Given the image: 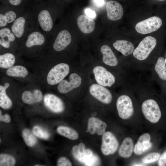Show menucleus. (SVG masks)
I'll return each mask as SVG.
<instances>
[{"label":"nucleus","instance_id":"1","mask_svg":"<svg viewBox=\"0 0 166 166\" xmlns=\"http://www.w3.org/2000/svg\"><path fill=\"white\" fill-rule=\"evenodd\" d=\"M36 25L28 7L9 27L16 37L18 43H21Z\"/></svg>","mask_w":166,"mask_h":166},{"label":"nucleus","instance_id":"2","mask_svg":"<svg viewBox=\"0 0 166 166\" xmlns=\"http://www.w3.org/2000/svg\"><path fill=\"white\" fill-rule=\"evenodd\" d=\"M132 90L127 84L126 93L120 96L116 101V107L120 117L124 120L127 119L133 115L134 109L131 93Z\"/></svg>","mask_w":166,"mask_h":166},{"label":"nucleus","instance_id":"3","mask_svg":"<svg viewBox=\"0 0 166 166\" xmlns=\"http://www.w3.org/2000/svg\"><path fill=\"white\" fill-rule=\"evenodd\" d=\"M157 44L156 39L151 36L145 37L139 43L132 53L134 58L140 63H145Z\"/></svg>","mask_w":166,"mask_h":166},{"label":"nucleus","instance_id":"4","mask_svg":"<svg viewBox=\"0 0 166 166\" xmlns=\"http://www.w3.org/2000/svg\"><path fill=\"white\" fill-rule=\"evenodd\" d=\"M141 109L145 118L152 123L158 122L162 116V111L160 105L154 99L149 98L142 102Z\"/></svg>","mask_w":166,"mask_h":166},{"label":"nucleus","instance_id":"5","mask_svg":"<svg viewBox=\"0 0 166 166\" xmlns=\"http://www.w3.org/2000/svg\"><path fill=\"white\" fill-rule=\"evenodd\" d=\"M27 9L13 7L1 4L0 28L9 26Z\"/></svg>","mask_w":166,"mask_h":166},{"label":"nucleus","instance_id":"6","mask_svg":"<svg viewBox=\"0 0 166 166\" xmlns=\"http://www.w3.org/2000/svg\"><path fill=\"white\" fill-rule=\"evenodd\" d=\"M69 66L65 63H60L53 67L49 71L47 77L48 83L54 85L59 83L68 74Z\"/></svg>","mask_w":166,"mask_h":166},{"label":"nucleus","instance_id":"7","mask_svg":"<svg viewBox=\"0 0 166 166\" xmlns=\"http://www.w3.org/2000/svg\"><path fill=\"white\" fill-rule=\"evenodd\" d=\"M162 25L161 19L157 16H153L138 22L135 26L136 31L145 34L155 31Z\"/></svg>","mask_w":166,"mask_h":166},{"label":"nucleus","instance_id":"8","mask_svg":"<svg viewBox=\"0 0 166 166\" xmlns=\"http://www.w3.org/2000/svg\"><path fill=\"white\" fill-rule=\"evenodd\" d=\"M93 73L95 79L98 84L110 87L116 82L115 76L103 66H96L93 69Z\"/></svg>","mask_w":166,"mask_h":166},{"label":"nucleus","instance_id":"9","mask_svg":"<svg viewBox=\"0 0 166 166\" xmlns=\"http://www.w3.org/2000/svg\"><path fill=\"white\" fill-rule=\"evenodd\" d=\"M101 150L102 153L107 156L114 153L119 146L118 140L114 135L109 131L103 135Z\"/></svg>","mask_w":166,"mask_h":166},{"label":"nucleus","instance_id":"10","mask_svg":"<svg viewBox=\"0 0 166 166\" xmlns=\"http://www.w3.org/2000/svg\"><path fill=\"white\" fill-rule=\"evenodd\" d=\"M89 91L93 97L104 104H109L112 101L113 95L111 93L105 86L94 84L90 86Z\"/></svg>","mask_w":166,"mask_h":166},{"label":"nucleus","instance_id":"11","mask_svg":"<svg viewBox=\"0 0 166 166\" xmlns=\"http://www.w3.org/2000/svg\"><path fill=\"white\" fill-rule=\"evenodd\" d=\"M81 83V77L76 73H72L69 76V81L62 80L58 83L57 89L60 93H66L79 87Z\"/></svg>","mask_w":166,"mask_h":166},{"label":"nucleus","instance_id":"12","mask_svg":"<svg viewBox=\"0 0 166 166\" xmlns=\"http://www.w3.org/2000/svg\"><path fill=\"white\" fill-rule=\"evenodd\" d=\"M72 36L66 30H61L57 34L53 44V48L56 51L65 49L71 43Z\"/></svg>","mask_w":166,"mask_h":166},{"label":"nucleus","instance_id":"13","mask_svg":"<svg viewBox=\"0 0 166 166\" xmlns=\"http://www.w3.org/2000/svg\"><path fill=\"white\" fill-rule=\"evenodd\" d=\"M45 106L55 113H60L64 109V105L62 100L59 97L52 94H47L44 97Z\"/></svg>","mask_w":166,"mask_h":166},{"label":"nucleus","instance_id":"14","mask_svg":"<svg viewBox=\"0 0 166 166\" xmlns=\"http://www.w3.org/2000/svg\"><path fill=\"white\" fill-rule=\"evenodd\" d=\"M106 8L107 16L109 20L117 21L120 19L123 14V9L121 5L118 2L113 0L108 1Z\"/></svg>","mask_w":166,"mask_h":166},{"label":"nucleus","instance_id":"15","mask_svg":"<svg viewBox=\"0 0 166 166\" xmlns=\"http://www.w3.org/2000/svg\"><path fill=\"white\" fill-rule=\"evenodd\" d=\"M152 68V74L158 81L166 82V65L165 59L163 57L158 58Z\"/></svg>","mask_w":166,"mask_h":166},{"label":"nucleus","instance_id":"16","mask_svg":"<svg viewBox=\"0 0 166 166\" xmlns=\"http://www.w3.org/2000/svg\"><path fill=\"white\" fill-rule=\"evenodd\" d=\"M106 124L99 119L92 117L88 121L87 130L91 134L103 135L105 132Z\"/></svg>","mask_w":166,"mask_h":166},{"label":"nucleus","instance_id":"17","mask_svg":"<svg viewBox=\"0 0 166 166\" xmlns=\"http://www.w3.org/2000/svg\"><path fill=\"white\" fill-rule=\"evenodd\" d=\"M18 42L9 26L0 29V45L5 49H9L11 45Z\"/></svg>","mask_w":166,"mask_h":166},{"label":"nucleus","instance_id":"18","mask_svg":"<svg viewBox=\"0 0 166 166\" xmlns=\"http://www.w3.org/2000/svg\"><path fill=\"white\" fill-rule=\"evenodd\" d=\"M77 24L81 31L84 34L92 32L95 26V22L93 19L85 15H81L78 17Z\"/></svg>","mask_w":166,"mask_h":166},{"label":"nucleus","instance_id":"19","mask_svg":"<svg viewBox=\"0 0 166 166\" xmlns=\"http://www.w3.org/2000/svg\"><path fill=\"white\" fill-rule=\"evenodd\" d=\"M100 50L103 54V61L105 65L113 67L118 65V59L109 46L102 45L101 48Z\"/></svg>","mask_w":166,"mask_h":166},{"label":"nucleus","instance_id":"20","mask_svg":"<svg viewBox=\"0 0 166 166\" xmlns=\"http://www.w3.org/2000/svg\"><path fill=\"white\" fill-rule=\"evenodd\" d=\"M113 46L116 49L126 56L132 54L135 49L132 43L125 40H117L113 43Z\"/></svg>","mask_w":166,"mask_h":166},{"label":"nucleus","instance_id":"21","mask_svg":"<svg viewBox=\"0 0 166 166\" xmlns=\"http://www.w3.org/2000/svg\"><path fill=\"white\" fill-rule=\"evenodd\" d=\"M42 93L38 89H35L33 92L25 91L23 92L22 96L23 101L28 104L39 102L42 101Z\"/></svg>","mask_w":166,"mask_h":166},{"label":"nucleus","instance_id":"22","mask_svg":"<svg viewBox=\"0 0 166 166\" xmlns=\"http://www.w3.org/2000/svg\"><path fill=\"white\" fill-rule=\"evenodd\" d=\"M134 148L133 140L130 137H126L124 140L121 145L119 154L123 158H129L132 155Z\"/></svg>","mask_w":166,"mask_h":166},{"label":"nucleus","instance_id":"23","mask_svg":"<svg viewBox=\"0 0 166 166\" xmlns=\"http://www.w3.org/2000/svg\"><path fill=\"white\" fill-rule=\"evenodd\" d=\"M9 84L6 82L4 86L0 85V106L3 109H7L10 108L12 105L11 99L6 94V89L9 87Z\"/></svg>","mask_w":166,"mask_h":166},{"label":"nucleus","instance_id":"24","mask_svg":"<svg viewBox=\"0 0 166 166\" xmlns=\"http://www.w3.org/2000/svg\"><path fill=\"white\" fill-rule=\"evenodd\" d=\"M1 4L13 7L26 9L33 3L32 0H0Z\"/></svg>","mask_w":166,"mask_h":166},{"label":"nucleus","instance_id":"25","mask_svg":"<svg viewBox=\"0 0 166 166\" xmlns=\"http://www.w3.org/2000/svg\"><path fill=\"white\" fill-rule=\"evenodd\" d=\"M28 73L27 69L20 65L13 66L8 68L6 71L8 76L12 77H25Z\"/></svg>","mask_w":166,"mask_h":166},{"label":"nucleus","instance_id":"26","mask_svg":"<svg viewBox=\"0 0 166 166\" xmlns=\"http://www.w3.org/2000/svg\"><path fill=\"white\" fill-rule=\"evenodd\" d=\"M16 61L14 55L10 53H6L0 55V67L7 69L13 66Z\"/></svg>","mask_w":166,"mask_h":166},{"label":"nucleus","instance_id":"27","mask_svg":"<svg viewBox=\"0 0 166 166\" xmlns=\"http://www.w3.org/2000/svg\"><path fill=\"white\" fill-rule=\"evenodd\" d=\"M85 145L80 143L75 145L72 148V153L73 157L77 160L83 163L86 155Z\"/></svg>","mask_w":166,"mask_h":166},{"label":"nucleus","instance_id":"28","mask_svg":"<svg viewBox=\"0 0 166 166\" xmlns=\"http://www.w3.org/2000/svg\"><path fill=\"white\" fill-rule=\"evenodd\" d=\"M57 132L59 134L71 140H77L78 137L77 132L68 127L59 126L57 128Z\"/></svg>","mask_w":166,"mask_h":166},{"label":"nucleus","instance_id":"29","mask_svg":"<svg viewBox=\"0 0 166 166\" xmlns=\"http://www.w3.org/2000/svg\"><path fill=\"white\" fill-rule=\"evenodd\" d=\"M22 136L27 146L32 147L36 143L37 139L35 136L29 129L27 128L24 129L22 132Z\"/></svg>","mask_w":166,"mask_h":166},{"label":"nucleus","instance_id":"30","mask_svg":"<svg viewBox=\"0 0 166 166\" xmlns=\"http://www.w3.org/2000/svg\"><path fill=\"white\" fill-rule=\"evenodd\" d=\"M152 146L150 141L137 142L134 147V152L136 155H140L150 149Z\"/></svg>","mask_w":166,"mask_h":166},{"label":"nucleus","instance_id":"31","mask_svg":"<svg viewBox=\"0 0 166 166\" xmlns=\"http://www.w3.org/2000/svg\"><path fill=\"white\" fill-rule=\"evenodd\" d=\"M15 163V160L12 156L6 154H0V166H13Z\"/></svg>","mask_w":166,"mask_h":166},{"label":"nucleus","instance_id":"32","mask_svg":"<svg viewBox=\"0 0 166 166\" xmlns=\"http://www.w3.org/2000/svg\"><path fill=\"white\" fill-rule=\"evenodd\" d=\"M160 156L159 153H151L144 157L142 159V161L145 164L153 163L158 160Z\"/></svg>","mask_w":166,"mask_h":166},{"label":"nucleus","instance_id":"33","mask_svg":"<svg viewBox=\"0 0 166 166\" xmlns=\"http://www.w3.org/2000/svg\"><path fill=\"white\" fill-rule=\"evenodd\" d=\"M32 132L36 136L40 138L47 139L49 137V133L38 126H34Z\"/></svg>","mask_w":166,"mask_h":166},{"label":"nucleus","instance_id":"34","mask_svg":"<svg viewBox=\"0 0 166 166\" xmlns=\"http://www.w3.org/2000/svg\"><path fill=\"white\" fill-rule=\"evenodd\" d=\"M57 165L58 166H72V164L67 158L65 157H62L58 159Z\"/></svg>","mask_w":166,"mask_h":166},{"label":"nucleus","instance_id":"35","mask_svg":"<svg viewBox=\"0 0 166 166\" xmlns=\"http://www.w3.org/2000/svg\"><path fill=\"white\" fill-rule=\"evenodd\" d=\"M158 164L159 166H166V150L160 155L158 160Z\"/></svg>","mask_w":166,"mask_h":166},{"label":"nucleus","instance_id":"36","mask_svg":"<svg viewBox=\"0 0 166 166\" xmlns=\"http://www.w3.org/2000/svg\"><path fill=\"white\" fill-rule=\"evenodd\" d=\"M85 12L86 15L91 18L94 19L96 17L97 15L95 12L90 8H86Z\"/></svg>","mask_w":166,"mask_h":166},{"label":"nucleus","instance_id":"37","mask_svg":"<svg viewBox=\"0 0 166 166\" xmlns=\"http://www.w3.org/2000/svg\"><path fill=\"white\" fill-rule=\"evenodd\" d=\"M151 136L148 133H144L141 135L139 137L137 142L150 141Z\"/></svg>","mask_w":166,"mask_h":166},{"label":"nucleus","instance_id":"38","mask_svg":"<svg viewBox=\"0 0 166 166\" xmlns=\"http://www.w3.org/2000/svg\"><path fill=\"white\" fill-rule=\"evenodd\" d=\"M0 121L6 123H9L11 121V118L9 115L7 114H5L4 115H2L1 111L0 110Z\"/></svg>","mask_w":166,"mask_h":166},{"label":"nucleus","instance_id":"39","mask_svg":"<svg viewBox=\"0 0 166 166\" xmlns=\"http://www.w3.org/2000/svg\"><path fill=\"white\" fill-rule=\"evenodd\" d=\"M93 1L94 5L98 8L102 7L105 4L104 0H93Z\"/></svg>","mask_w":166,"mask_h":166},{"label":"nucleus","instance_id":"40","mask_svg":"<svg viewBox=\"0 0 166 166\" xmlns=\"http://www.w3.org/2000/svg\"><path fill=\"white\" fill-rule=\"evenodd\" d=\"M33 3H40L46 1L47 0H32Z\"/></svg>","mask_w":166,"mask_h":166},{"label":"nucleus","instance_id":"41","mask_svg":"<svg viewBox=\"0 0 166 166\" xmlns=\"http://www.w3.org/2000/svg\"><path fill=\"white\" fill-rule=\"evenodd\" d=\"M133 165V166H144V165H143V164H135Z\"/></svg>","mask_w":166,"mask_h":166},{"label":"nucleus","instance_id":"42","mask_svg":"<svg viewBox=\"0 0 166 166\" xmlns=\"http://www.w3.org/2000/svg\"><path fill=\"white\" fill-rule=\"evenodd\" d=\"M164 59H165V63L166 65V55L165 58Z\"/></svg>","mask_w":166,"mask_h":166},{"label":"nucleus","instance_id":"43","mask_svg":"<svg viewBox=\"0 0 166 166\" xmlns=\"http://www.w3.org/2000/svg\"><path fill=\"white\" fill-rule=\"evenodd\" d=\"M34 166H43V165H39V164H36Z\"/></svg>","mask_w":166,"mask_h":166},{"label":"nucleus","instance_id":"44","mask_svg":"<svg viewBox=\"0 0 166 166\" xmlns=\"http://www.w3.org/2000/svg\"><path fill=\"white\" fill-rule=\"evenodd\" d=\"M158 0L160 1H164V0Z\"/></svg>","mask_w":166,"mask_h":166},{"label":"nucleus","instance_id":"45","mask_svg":"<svg viewBox=\"0 0 166 166\" xmlns=\"http://www.w3.org/2000/svg\"></svg>","mask_w":166,"mask_h":166}]
</instances>
